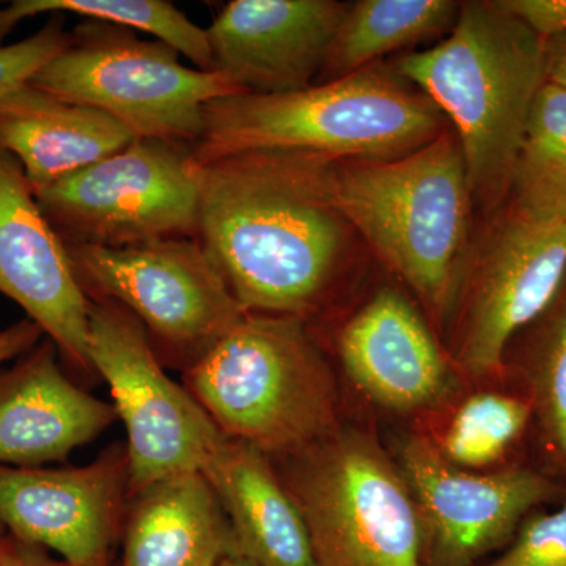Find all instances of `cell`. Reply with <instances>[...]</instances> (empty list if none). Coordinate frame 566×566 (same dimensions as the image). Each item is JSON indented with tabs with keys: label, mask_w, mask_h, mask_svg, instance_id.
<instances>
[{
	"label": "cell",
	"mask_w": 566,
	"mask_h": 566,
	"mask_svg": "<svg viewBox=\"0 0 566 566\" xmlns=\"http://www.w3.org/2000/svg\"><path fill=\"white\" fill-rule=\"evenodd\" d=\"M202 474L229 520L237 556L256 566H315L304 517L266 453L223 438Z\"/></svg>",
	"instance_id": "18"
},
{
	"label": "cell",
	"mask_w": 566,
	"mask_h": 566,
	"mask_svg": "<svg viewBox=\"0 0 566 566\" xmlns=\"http://www.w3.org/2000/svg\"><path fill=\"white\" fill-rule=\"evenodd\" d=\"M0 566H71L62 558H55L43 547L29 545L14 538L13 535H2L0 538Z\"/></svg>",
	"instance_id": "29"
},
{
	"label": "cell",
	"mask_w": 566,
	"mask_h": 566,
	"mask_svg": "<svg viewBox=\"0 0 566 566\" xmlns=\"http://www.w3.org/2000/svg\"><path fill=\"white\" fill-rule=\"evenodd\" d=\"M510 212L536 226H566V88L536 95L510 186Z\"/></svg>",
	"instance_id": "22"
},
{
	"label": "cell",
	"mask_w": 566,
	"mask_h": 566,
	"mask_svg": "<svg viewBox=\"0 0 566 566\" xmlns=\"http://www.w3.org/2000/svg\"><path fill=\"white\" fill-rule=\"evenodd\" d=\"M349 6L337 0H233L205 29L212 69L243 93L311 87Z\"/></svg>",
	"instance_id": "15"
},
{
	"label": "cell",
	"mask_w": 566,
	"mask_h": 566,
	"mask_svg": "<svg viewBox=\"0 0 566 566\" xmlns=\"http://www.w3.org/2000/svg\"><path fill=\"white\" fill-rule=\"evenodd\" d=\"M345 374L376 405L415 412L444 400L453 376L415 305L382 289L338 334Z\"/></svg>",
	"instance_id": "17"
},
{
	"label": "cell",
	"mask_w": 566,
	"mask_h": 566,
	"mask_svg": "<svg viewBox=\"0 0 566 566\" xmlns=\"http://www.w3.org/2000/svg\"><path fill=\"white\" fill-rule=\"evenodd\" d=\"M0 331H2V329H0Z\"/></svg>",
	"instance_id": "34"
},
{
	"label": "cell",
	"mask_w": 566,
	"mask_h": 566,
	"mask_svg": "<svg viewBox=\"0 0 566 566\" xmlns=\"http://www.w3.org/2000/svg\"><path fill=\"white\" fill-rule=\"evenodd\" d=\"M542 40L566 35V0H495Z\"/></svg>",
	"instance_id": "28"
},
{
	"label": "cell",
	"mask_w": 566,
	"mask_h": 566,
	"mask_svg": "<svg viewBox=\"0 0 566 566\" xmlns=\"http://www.w3.org/2000/svg\"><path fill=\"white\" fill-rule=\"evenodd\" d=\"M73 33L62 18L52 17L39 32L18 43L0 46V98L31 84L44 66L70 46Z\"/></svg>",
	"instance_id": "26"
},
{
	"label": "cell",
	"mask_w": 566,
	"mask_h": 566,
	"mask_svg": "<svg viewBox=\"0 0 566 566\" xmlns=\"http://www.w3.org/2000/svg\"><path fill=\"white\" fill-rule=\"evenodd\" d=\"M565 279L566 226H536L506 212L476 270L461 367L476 378L494 375L513 335L553 305Z\"/></svg>",
	"instance_id": "14"
},
{
	"label": "cell",
	"mask_w": 566,
	"mask_h": 566,
	"mask_svg": "<svg viewBox=\"0 0 566 566\" xmlns=\"http://www.w3.org/2000/svg\"><path fill=\"white\" fill-rule=\"evenodd\" d=\"M285 460L281 476L304 517L315 566H422L415 501L375 438L340 427Z\"/></svg>",
	"instance_id": "6"
},
{
	"label": "cell",
	"mask_w": 566,
	"mask_h": 566,
	"mask_svg": "<svg viewBox=\"0 0 566 566\" xmlns=\"http://www.w3.org/2000/svg\"><path fill=\"white\" fill-rule=\"evenodd\" d=\"M63 244L87 296L132 312L155 352L185 368L248 314L196 238L126 248Z\"/></svg>",
	"instance_id": "9"
},
{
	"label": "cell",
	"mask_w": 566,
	"mask_h": 566,
	"mask_svg": "<svg viewBox=\"0 0 566 566\" xmlns=\"http://www.w3.org/2000/svg\"><path fill=\"white\" fill-rule=\"evenodd\" d=\"M133 499L122 566H218L237 556L229 520L202 472L159 480Z\"/></svg>",
	"instance_id": "20"
},
{
	"label": "cell",
	"mask_w": 566,
	"mask_h": 566,
	"mask_svg": "<svg viewBox=\"0 0 566 566\" xmlns=\"http://www.w3.org/2000/svg\"><path fill=\"white\" fill-rule=\"evenodd\" d=\"M218 566H256L252 564V562L245 560V558L240 556H230L227 557L226 560H222Z\"/></svg>",
	"instance_id": "32"
},
{
	"label": "cell",
	"mask_w": 566,
	"mask_h": 566,
	"mask_svg": "<svg viewBox=\"0 0 566 566\" xmlns=\"http://www.w3.org/2000/svg\"><path fill=\"white\" fill-rule=\"evenodd\" d=\"M0 293L50 337L62 359L93 374L88 357L92 301L69 252L41 211L21 164L0 148Z\"/></svg>",
	"instance_id": "13"
},
{
	"label": "cell",
	"mask_w": 566,
	"mask_h": 566,
	"mask_svg": "<svg viewBox=\"0 0 566 566\" xmlns=\"http://www.w3.org/2000/svg\"><path fill=\"white\" fill-rule=\"evenodd\" d=\"M395 73L452 122L472 197L509 199L532 106L545 77V40L494 2L461 3L450 35L411 52Z\"/></svg>",
	"instance_id": "3"
},
{
	"label": "cell",
	"mask_w": 566,
	"mask_h": 566,
	"mask_svg": "<svg viewBox=\"0 0 566 566\" xmlns=\"http://www.w3.org/2000/svg\"><path fill=\"white\" fill-rule=\"evenodd\" d=\"M378 63L303 91L237 93L205 107L193 163L251 151L300 153L329 163L385 161L430 144L444 115Z\"/></svg>",
	"instance_id": "2"
},
{
	"label": "cell",
	"mask_w": 566,
	"mask_h": 566,
	"mask_svg": "<svg viewBox=\"0 0 566 566\" xmlns=\"http://www.w3.org/2000/svg\"><path fill=\"white\" fill-rule=\"evenodd\" d=\"M545 77L566 88V35L545 40Z\"/></svg>",
	"instance_id": "31"
},
{
	"label": "cell",
	"mask_w": 566,
	"mask_h": 566,
	"mask_svg": "<svg viewBox=\"0 0 566 566\" xmlns=\"http://www.w3.org/2000/svg\"><path fill=\"white\" fill-rule=\"evenodd\" d=\"M226 438L289 458L340 428L333 370L303 318L245 314L185 368Z\"/></svg>",
	"instance_id": "5"
},
{
	"label": "cell",
	"mask_w": 566,
	"mask_h": 566,
	"mask_svg": "<svg viewBox=\"0 0 566 566\" xmlns=\"http://www.w3.org/2000/svg\"><path fill=\"white\" fill-rule=\"evenodd\" d=\"M91 301L88 357L128 434L129 495L169 476L202 472L226 436L164 371L139 319L112 301Z\"/></svg>",
	"instance_id": "10"
},
{
	"label": "cell",
	"mask_w": 566,
	"mask_h": 566,
	"mask_svg": "<svg viewBox=\"0 0 566 566\" xmlns=\"http://www.w3.org/2000/svg\"><path fill=\"white\" fill-rule=\"evenodd\" d=\"M531 406L510 395H472L458 409L441 453L458 468H485L504 457L523 434Z\"/></svg>",
	"instance_id": "24"
},
{
	"label": "cell",
	"mask_w": 566,
	"mask_h": 566,
	"mask_svg": "<svg viewBox=\"0 0 566 566\" xmlns=\"http://www.w3.org/2000/svg\"><path fill=\"white\" fill-rule=\"evenodd\" d=\"M2 535H3V527H2V524H0V538H2Z\"/></svg>",
	"instance_id": "33"
},
{
	"label": "cell",
	"mask_w": 566,
	"mask_h": 566,
	"mask_svg": "<svg viewBox=\"0 0 566 566\" xmlns=\"http://www.w3.org/2000/svg\"><path fill=\"white\" fill-rule=\"evenodd\" d=\"M43 13H71L133 32L150 33L188 57L199 70L214 71L207 31L164 0H14L0 9V46L21 21Z\"/></svg>",
	"instance_id": "23"
},
{
	"label": "cell",
	"mask_w": 566,
	"mask_h": 566,
	"mask_svg": "<svg viewBox=\"0 0 566 566\" xmlns=\"http://www.w3.org/2000/svg\"><path fill=\"white\" fill-rule=\"evenodd\" d=\"M488 566H566V502L527 516L505 553Z\"/></svg>",
	"instance_id": "27"
},
{
	"label": "cell",
	"mask_w": 566,
	"mask_h": 566,
	"mask_svg": "<svg viewBox=\"0 0 566 566\" xmlns=\"http://www.w3.org/2000/svg\"><path fill=\"white\" fill-rule=\"evenodd\" d=\"M333 188L349 227L444 319L468 263L474 202L455 133L400 158L335 163Z\"/></svg>",
	"instance_id": "4"
},
{
	"label": "cell",
	"mask_w": 566,
	"mask_h": 566,
	"mask_svg": "<svg viewBox=\"0 0 566 566\" xmlns=\"http://www.w3.org/2000/svg\"><path fill=\"white\" fill-rule=\"evenodd\" d=\"M534 389L547 444L566 463V293L536 352Z\"/></svg>",
	"instance_id": "25"
},
{
	"label": "cell",
	"mask_w": 566,
	"mask_h": 566,
	"mask_svg": "<svg viewBox=\"0 0 566 566\" xmlns=\"http://www.w3.org/2000/svg\"><path fill=\"white\" fill-rule=\"evenodd\" d=\"M35 199L65 243L126 248L197 240L199 186L192 145L134 139L39 189Z\"/></svg>",
	"instance_id": "8"
},
{
	"label": "cell",
	"mask_w": 566,
	"mask_h": 566,
	"mask_svg": "<svg viewBox=\"0 0 566 566\" xmlns=\"http://www.w3.org/2000/svg\"><path fill=\"white\" fill-rule=\"evenodd\" d=\"M128 494L123 444L77 468L0 465V524L71 566H104Z\"/></svg>",
	"instance_id": "12"
},
{
	"label": "cell",
	"mask_w": 566,
	"mask_h": 566,
	"mask_svg": "<svg viewBox=\"0 0 566 566\" xmlns=\"http://www.w3.org/2000/svg\"><path fill=\"white\" fill-rule=\"evenodd\" d=\"M461 3L452 0H359L338 28L324 70L331 80L370 66L455 25Z\"/></svg>",
	"instance_id": "21"
},
{
	"label": "cell",
	"mask_w": 566,
	"mask_h": 566,
	"mask_svg": "<svg viewBox=\"0 0 566 566\" xmlns=\"http://www.w3.org/2000/svg\"><path fill=\"white\" fill-rule=\"evenodd\" d=\"M398 468L419 516L422 566H475L512 542L528 512L556 494L531 469L472 474L423 438L405 442Z\"/></svg>",
	"instance_id": "11"
},
{
	"label": "cell",
	"mask_w": 566,
	"mask_h": 566,
	"mask_svg": "<svg viewBox=\"0 0 566 566\" xmlns=\"http://www.w3.org/2000/svg\"><path fill=\"white\" fill-rule=\"evenodd\" d=\"M133 140L109 115L55 98L31 84L0 98V148L21 164L33 192Z\"/></svg>",
	"instance_id": "19"
},
{
	"label": "cell",
	"mask_w": 566,
	"mask_h": 566,
	"mask_svg": "<svg viewBox=\"0 0 566 566\" xmlns=\"http://www.w3.org/2000/svg\"><path fill=\"white\" fill-rule=\"evenodd\" d=\"M43 337V329L31 318L21 319L0 331V364L18 359Z\"/></svg>",
	"instance_id": "30"
},
{
	"label": "cell",
	"mask_w": 566,
	"mask_h": 566,
	"mask_svg": "<svg viewBox=\"0 0 566 566\" xmlns=\"http://www.w3.org/2000/svg\"><path fill=\"white\" fill-rule=\"evenodd\" d=\"M57 345L43 338L0 370V465L43 468L95 441L118 417L63 371Z\"/></svg>",
	"instance_id": "16"
},
{
	"label": "cell",
	"mask_w": 566,
	"mask_h": 566,
	"mask_svg": "<svg viewBox=\"0 0 566 566\" xmlns=\"http://www.w3.org/2000/svg\"><path fill=\"white\" fill-rule=\"evenodd\" d=\"M180 52L129 29L85 20L32 87L109 115L134 139L196 145L205 107L243 93L218 71L189 69Z\"/></svg>",
	"instance_id": "7"
},
{
	"label": "cell",
	"mask_w": 566,
	"mask_h": 566,
	"mask_svg": "<svg viewBox=\"0 0 566 566\" xmlns=\"http://www.w3.org/2000/svg\"><path fill=\"white\" fill-rule=\"evenodd\" d=\"M334 164L283 151L196 164L197 241L248 314L304 319L326 297L352 233Z\"/></svg>",
	"instance_id": "1"
}]
</instances>
